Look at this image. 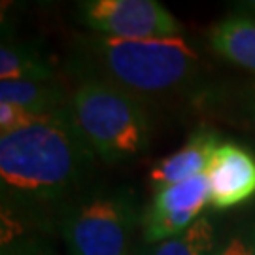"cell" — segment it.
Here are the masks:
<instances>
[{"instance_id": "8", "label": "cell", "mask_w": 255, "mask_h": 255, "mask_svg": "<svg viewBox=\"0 0 255 255\" xmlns=\"http://www.w3.org/2000/svg\"><path fill=\"white\" fill-rule=\"evenodd\" d=\"M219 142L216 134L208 130L195 132L178 151L164 157L153 166L149 174L151 183L157 189H163L174 183L185 182L199 174H206L212 155L218 149Z\"/></svg>"}, {"instance_id": "3", "label": "cell", "mask_w": 255, "mask_h": 255, "mask_svg": "<svg viewBox=\"0 0 255 255\" xmlns=\"http://www.w3.org/2000/svg\"><path fill=\"white\" fill-rule=\"evenodd\" d=\"M104 66L128 89L159 93L187 80L199 64V53L182 36L155 40H116L99 42Z\"/></svg>"}, {"instance_id": "9", "label": "cell", "mask_w": 255, "mask_h": 255, "mask_svg": "<svg viewBox=\"0 0 255 255\" xmlns=\"http://www.w3.org/2000/svg\"><path fill=\"white\" fill-rule=\"evenodd\" d=\"M210 46L231 63L255 72V17L231 15L210 32Z\"/></svg>"}, {"instance_id": "5", "label": "cell", "mask_w": 255, "mask_h": 255, "mask_svg": "<svg viewBox=\"0 0 255 255\" xmlns=\"http://www.w3.org/2000/svg\"><path fill=\"white\" fill-rule=\"evenodd\" d=\"M87 27L116 40L180 36L182 25L155 0H91L82 4Z\"/></svg>"}, {"instance_id": "4", "label": "cell", "mask_w": 255, "mask_h": 255, "mask_svg": "<svg viewBox=\"0 0 255 255\" xmlns=\"http://www.w3.org/2000/svg\"><path fill=\"white\" fill-rule=\"evenodd\" d=\"M134 223L130 197H95L68 214L63 235L72 255H128Z\"/></svg>"}, {"instance_id": "2", "label": "cell", "mask_w": 255, "mask_h": 255, "mask_svg": "<svg viewBox=\"0 0 255 255\" xmlns=\"http://www.w3.org/2000/svg\"><path fill=\"white\" fill-rule=\"evenodd\" d=\"M72 118L93 153L110 163L132 159L149 144L144 108L114 85L82 83L72 97Z\"/></svg>"}, {"instance_id": "12", "label": "cell", "mask_w": 255, "mask_h": 255, "mask_svg": "<svg viewBox=\"0 0 255 255\" xmlns=\"http://www.w3.org/2000/svg\"><path fill=\"white\" fill-rule=\"evenodd\" d=\"M214 254V229L206 218H199L182 235L164 240L151 255H212Z\"/></svg>"}, {"instance_id": "10", "label": "cell", "mask_w": 255, "mask_h": 255, "mask_svg": "<svg viewBox=\"0 0 255 255\" xmlns=\"http://www.w3.org/2000/svg\"><path fill=\"white\" fill-rule=\"evenodd\" d=\"M63 93L53 82H0V102H9L34 116H53Z\"/></svg>"}, {"instance_id": "7", "label": "cell", "mask_w": 255, "mask_h": 255, "mask_svg": "<svg viewBox=\"0 0 255 255\" xmlns=\"http://www.w3.org/2000/svg\"><path fill=\"white\" fill-rule=\"evenodd\" d=\"M210 204L227 210L250 201L255 195V155L248 147L219 144L208 164Z\"/></svg>"}, {"instance_id": "6", "label": "cell", "mask_w": 255, "mask_h": 255, "mask_svg": "<svg viewBox=\"0 0 255 255\" xmlns=\"http://www.w3.org/2000/svg\"><path fill=\"white\" fill-rule=\"evenodd\" d=\"M206 202H210V183L206 174L157 189L142 218L146 240L164 242L182 235L199 219Z\"/></svg>"}, {"instance_id": "11", "label": "cell", "mask_w": 255, "mask_h": 255, "mask_svg": "<svg viewBox=\"0 0 255 255\" xmlns=\"http://www.w3.org/2000/svg\"><path fill=\"white\" fill-rule=\"evenodd\" d=\"M51 82V68L40 61V57L23 46L4 42L0 49V82Z\"/></svg>"}, {"instance_id": "1", "label": "cell", "mask_w": 255, "mask_h": 255, "mask_svg": "<svg viewBox=\"0 0 255 255\" xmlns=\"http://www.w3.org/2000/svg\"><path fill=\"white\" fill-rule=\"evenodd\" d=\"M91 157L72 114L38 118L0 134L2 187L28 199H57L82 178Z\"/></svg>"}, {"instance_id": "15", "label": "cell", "mask_w": 255, "mask_h": 255, "mask_svg": "<svg viewBox=\"0 0 255 255\" xmlns=\"http://www.w3.org/2000/svg\"><path fill=\"white\" fill-rule=\"evenodd\" d=\"M240 6H244L248 11H252V13L255 15V0H252V2H244V4H240Z\"/></svg>"}, {"instance_id": "13", "label": "cell", "mask_w": 255, "mask_h": 255, "mask_svg": "<svg viewBox=\"0 0 255 255\" xmlns=\"http://www.w3.org/2000/svg\"><path fill=\"white\" fill-rule=\"evenodd\" d=\"M40 116H34L27 110L19 108L15 104L9 102H0V132H11L21 127H27L30 123H34Z\"/></svg>"}, {"instance_id": "14", "label": "cell", "mask_w": 255, "mask_h": 255, "mask_svg": "<svg viewBox=\"0 0 255 255\" xmlns=\"http://www.w3.org/2000/svg\"><path fill=\"white\" fill-rule=\"evenodd\" d=\"M212 255H255V233L233 237Z\"/></svg>"}]
</instances>
